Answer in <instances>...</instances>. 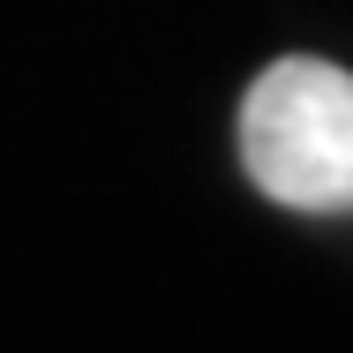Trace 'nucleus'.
Segmentation results:
<instances>
[{
	"label": "nucleus",
	"instance_id": "f257e3e1",
	"mask_svg": "<svg viewBox=\"0 0 353 353\" xmlns=\"http://www.w3.org/2000/svg\"><path fill=\"white\" fill-rule=\"evenodd\" d=\"M241 165L285 211H353V75L331 61H271L241 98Z\"/></svg>",
	"mask_w": 353,
	"mask_h": 353
}]
</instances>
